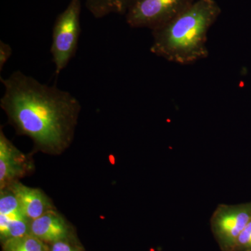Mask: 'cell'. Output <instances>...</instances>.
Instances as JSON below:
<instances>
[{"instance_id":"obj_15","label":"cell","mask_w":251,"mask_h":251,"mask_svg":"<svg viewBox=\"0 0 251 251\" xmlns=\"http://www.w3.org/2000/svg\"><path fill=\"white\" fill-rule=\"evenodd\" d=\"M50 251H84L80 247H75L68 242V239L58 241L52 244Z\"/></svg>"},{"instance_id":"obj_8","label":"cell","mask_w":251,"mask_h":251,"mask_svg":"<svg viewBox=\"0 0 251 251\" xmlns=\"http://www.w3.org/2000/svg\"><path fill=\"white\" fill-rule=\"evenodd\" d=\"M30 234L44 242L53 244L69 239L70 227L65 219L55 211L50 210L30 221Z\"/></svg>"},{"instance_id":"obj_3","label":"cell","mask_w":251,"mask_h":251,"mask_svg":"<svg viewBox=\"0 0 251 251\" xmlns=\"http://www.w3.org/2000/svg\"><path fill=\"white\" fill-rule=\"evenodd\" d=\"M81 9L80 0H71L54 21L50 53L57 76L76 54L81 34Z\"/></svg>"},{"instance_id":"obj_1","label":"cell","mask_w":251,"mask_h":251,"mask_svg":"<svg viewBox=\"0 0 251 251\" xmlns=\"http://www.w3.org/2000/svg\"><path fill=\"white\" fill-rule=\"evenodd\" d=\"M0 80L4 88L0 106L18 134L29 137L41 151H64L75 133L79 100L68 91L42 83L21 71Z\"/></svg>"},{"instance_id":"obj_6","label":"cell","mask_w":251,"mask_h":251,"mask_svg":"<svg viewBox=\"0 0 251 251\" xmlns=\"http://www.w3.org/2000/svg\"><path fill=\"white\" fill-rule=\"evenodd\" d=\"M31 169V162L0 131V186L1 189L21 177Z\"/></svg>"},{"instance_id":"obj_11","label":"cell","mask_w":251,"mask_h":251,"mask_svg":"<svg viewBox=\"0 0 251 251\" xmlns=\"http://www.w3.org/2000/svg\"><path fill=\"white\" fill-rule=\"evenodd\" d=\"M3 251H50L45 243L31 234L3 242Z\"/></svg>"},{"instance_id":"obj_2","label":"cell","mask_w":251,"mask_h":251,"mask_svg":"<svg viewBox=\"0 0 251 251\" xmlns=\"http://www.w3.org/2000/svg\"><path fill=\"white\" fill-rule=\"evenodd\" d=\"M221 9L216 0H196L169 23L152 31L150 50L179 64H191L209 54L207 33Z\"/></svg>"},{"instance_id":"obj_7","label":"cell","mask_w":251,"mask_h":251,"mask_svg":"<svg viewBox=\"0 0 251 251\" xmlns=\"http://www.w3.org/2000/svg\"><path fill=\"white\" fill-rule=\"evenodd\" d=\"M7 187L14 193L23 214L30 221L53 209L49 198L41 190L28 187L17 181Z\"/></svg>"},{"instance_id":"obj_14","label":"cell","mask_w":251,"mask_h":251,"mask_svg":"<svg viewBox=\"0 0 251 251\" xmlns=\"http://www.w3.org/2000/svg\"><path fill=\"white\" fill-rule=\"evenodd\" d=\"M13 50L9 44L0 41V72H2L5 64L12 55Z\"/></svg>"},{"instance_id":"obj_10","label":"cell","mask_w":251,"mask_h":251,"mask_svg":"<svg viewBox=\"0 0 251 251\" xmlns=\"http://www.w3.org/2000/svg\"><path fill=\"white\" fill-rule=\"evenodd\" d=\"M30 221L27 219H9L0 216V237L1 242L30 234Z\"/></svg>"},{"instance_id":"obj_12","label":"cell","mask_w":251,"mask_h":251,"mask_svg":"<svg viewBox=\"0 0 251 251\" xmlns=\"http://www.w3.org/2000/svg\"><path fill=\"white\" fill-rule=\"evenodd\" d=\"M0 216L9 219H27L23 214L17 198L9 187L1 189Z\"/></svg>"},{"instance_id":"obj_13","label":"cell","mask_w":251,"mask_h":251,"mask_svg":"<svg viewBox=\"0 0 251 251\" xmlns=\"http://www.w3.org/2000/svg\"><path fill=\"white\" fill-rule=\"evenodd\" d=\"M233 251H251V219L239 234Z\"/></svg>"},{"instance_id":"obj_9","label":"cell","mask_w":251,"mask_h":251,"mask_svg":"<svg viewBox=\"0 0 251 251\" xmlns=\"http://www.w3.org/2000/svg\"><path fill=\"white\" fill-rule=\"evenodd\" d=\"M131 0H85V6L97 19L110 14L125 15Z\"/></svg>"},{"instance_id":"obj_5","label":"cell","mask_w":251,"mask_h":251,"mask_svg":"<svg viewBox=\"0 0 251 251\" xmlns=\"http://www.w3.org/2000/svg\"><path fill=\"white\" fill-rule=\"evenodd\" d=\"M251 219V202L221 204L211 218V228L222 251H233L239 234Z\"/></svg>"},{"instance_id":"obj_4","label":"cell","mask_w":251,"mask_h":251,"mask_svg":"<svg viewBox=\"0 0 251 251\" xmlns=\"http://www.w3.org/2000/svg\"><path fill=\"white\" fill-rule=\"evenodd\" d=\"M195 0H131L126 21L132 28L162 27L188 9Z\"/></svg>"}]
</instances>
